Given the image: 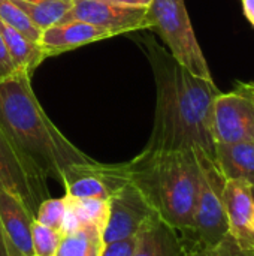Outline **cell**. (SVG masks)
I'll return each instance as SVG.
<instances>
[{"mask_svg":"<svg viewBox=\"0 0 254 256\" xmlns=\"http://www.w3.org/2000/svg\"><path fill=\"white\" fill-rule=\"evenodd\" d=\"M147 48L156 80V114L145 150H199L216 160L213 112L222 92L214 81L190 74L154 40H147Z\"/></svg>","mask_w":254,"mask_h":256,"instance_id":"6da1fadb","label":"cell"},{"mask_svg":"<svg viewBox=\"0 0 254 256\" xmlns=\"http://www.w3.org/2000/svg\"><path fill=\"white\" fill-rule=\"evenodd\" d=\"M0 126L48 177L58 182L67 166L93 160L49 120L25 72L0 80Z\"/></svg>","mask_w":254,"mask_h":256,"instance_id":"7a4b0ae2","label":"cell"},{"mask_svg":"<svg viewBox=\"0 0 254 256\" xmlns=\"http://www.w3.org/2000/svg\"><path fill=\"white\" fill-rule=\"evenodd\" d=\"M204 153V152H202ZM129 180L139 188L157 216L186 236L193 228L199 190V150H142L126 162Z\"/></svg>","mask_w":254,"mask_h":256,"instance_id":"3957f363","label":"cell"},{"mask_svg":"<svg viewBox=\"0 0 254 256\" xmlns=\"http://www.w3.org/2000/svg\"><path fill=\"white\" fill-rule=\"evenodd\" d=\"M150 28L169 48V54L190 74L214 81L207 58L196 39L184 0H153L148 6Z\"/></svg>","mask_w":254,"mask_h":256,"instance_id":"277c9868","label":"cell"},{"mask_svg":"<svg viewBox=\"0 0 254 256\" xmlns=\"http://www.w3.org/2000/svg\"><path fill=\"white\" fill-rule=\"evenodd\" d=\"M201 178L193 216V228L189 234L180 236L184 249L213 246L228 236V218L223 202V177L217 162L199 152Z\"/></svg>","mask_w":254,"mask_h":256,"instance_id":"5b68a950","label":"cell"},{"mask_svg":"<svg viewBox=\"0 0 254 256\" xmlns=\"http://www.w3.org/2000/svg\"><path fill=\"white\" fill-rule=\"evenodd\" d=\"M46 178V172L0 126V186L21 200L33 216L40 202L49 198Z\"/></svg>","mask_w":254,"mask_h":256,"instance_id":"8992f818","label":"cell"},{"mask_svg":"<svg viewBox=\"0 0 254 256\" xmlns=\"http://www.w3.org/2000/svg\"><path fill=\"white\" fill-rule=\"evenodd\" d=\"M70 20L93 24L112 36L150 28L148 8L124 6L112 0H73L70 10L60 22Z\"/></svg>","mask_w":254,"mask_h":256,"instance_id":"52a82bcc","label":"cell"},{"mask_svg":"<svg viewBox=\"0 0 254 256\" xmlns=\"http://www.w3.org/2000/svg\"><path fill=\"white\" fill-rule=\"evenodd\" d=\"M109 213L103 228V242L111 243L136 237L157 213L136 184L127 182L109 200Z\"/></svg>","mask_w":254,"mask_h":256,"instance_id":"ba28073f","label":"cell"},{"mask_svg":"<svg viewBox=\"0 0 254 256\" xmlns=\"http://www.w3.org/2000/svg\"><path fill=\"white\" fill-rule=\"evenodd\" d=\"M66 196L109 200V196L123 188L129 180L126 164L105 165L96 160L75 164L64 170L61 180Z\"/></svg>","mask_w":254,"mask_h":256,"instance_id":"9c48e42d","label":"cell"},{"mask_svg":"<svg viewBox=\"0 0 254 256\" xmlns=\"http://www.w3.org/2000/svg\"><path fill=\"white\" fill-rule=\"evenodd\" d=\"M213 130L216 144L254 142V98L237 88L220 93L214 102Z\"/></svg>","mask_w":254,"mask_h":256,"instance_id":"30bf717a","label":"cell"},{"mask_svg":"<svg viewBox=\"0 0 254 256\" xmlns=\"http://www.w3.org/2000/svg\"><path fill=\"white\" fill-rule=\"evenodd\" d=\"M223 202L228 218V234L241 249L254 254V198L252 186L244 182L226 180Z\"/></svg>","mask_w":254,"mask_h":256,"instance_id":"8fae6325","label":"cell"},{"mask_svg":"<svg viewBox=\"0 0 254 256\" xmlns=\"http://www.w3.org/2000/svg\"><path fill=\"white\" fill-rule=\"evenodd\" d=\"M0 220L10 256H33L31 225L34 216L13 194L0 186Z\"/></svg>","mask_w":254,"mask_h":256,"instance_id":"7c38bea8","label":"cell"},{"mask_svg":"<svg viewBox=\"0 0 254 256\" xmlns=\"http://www.w3.org/2000/svg\"><path fill=\"white\" fill-rule=\"evenodd\" d=\"M108 38H114V36L100 27H96L84 21L70 20V21L58 22L43 30L39 38V45L46 54V57H52L64 51L75 50L82 45L108 39Z\"/></svg>","mask_w":254,"mask_h":256,"instance_id":"4fadbf2b","label":"cell"},{"mask_svg":"<svg viewBox=\"0 0 254 256\" xmlns=\"http://www.w3.org/2000/svg\"><path fill=\"white\" fill-rule=\"evenodd\" d=\"M133 256H186L180 234L154 216L138 234V248Z\"/></svg>","mask_w":254,"mask_h":256,"instance_id":"5bb4252c","label":"cell"},{"mask_svg":"<svg viewBox=\"0 0 254 256\" xmlns=\"http://www.w3.org/2000/svg\"><path fill=\"white\" fill-rule=\"evenodd\" d=\"M216 162L226 180L254 186V142L216 144Z\"/></svg>","mask_w":254,"mask_h":256,"instance_id":"9a60e30c","label":"cell"},{"mask_svg":"<svg viewBox=\"0 0 254 256\" xmlns=\"http://www.w3.org/2000/svg\"><path fill=\"white\" fill-rule=\"evenodd\" d=\"M0 34L4 40V45L7 48V52L16 66L18 70L25 72L31 76L34 69L48 58L43 50L40 48L39 42L27 38L21 32L15 30L13 27L7 26L0 20Z\"/></svg>","mask_w":254,"mask_h":256,"instance_id":"2e32d148","label":"cell"},{"mask_svg":"<svg viewBox=\"0 0 254 256\" xmlns=\"http://www.w3.org/2000/svg\"><path fill=\"white\" fill-rule=\"evenodd\" d=\"M103 246V228L79 225L73 231L63 232L55 256H100Z\"/></svg>","mask_w":254,"mask_h":256,"instance_id":"e0dca14e","label":"cell"},{"mask_svg":"<svg viewBox=\"0 0 254 256\" xmlns=\"http://www.w3.org/2000/svg\"><path fill=\"white\" fill-rule=\"evenodd\" d=\"M40 32L58 24L70 10L73 0H10Z\"/></svg>","mask_w":254,"mask_h":256,"instance_id":"ac0fdd59","label":"cell"},{"mask_svg":"<svg viewBox=\"0 0 254 256\" xmlns=\"http://www.w3.org/2000/svg\"><path fill=\"white\" fill-rule=\"evenodd\" d=\"M67 210L75 216L79 225H96L105 228L109 206L106 200H94V198H70L66 196Z\"/></svg>","mask_w":254,"mask_h":256,"instance_id":"d6986e66","label":"cell"},{"mask_svg":"<svg viewBox=\"0 0 254 256\" xmlns=\"http://www.w3.org/2000/svg\"><path fill=\"white\" fill-rule=\"evenodd\" d=\"M66 213H67V202H66L64 196L63 198H46L37 207L34 220L43 226L60 231L63 234Z\"/></svg>","mask_w":254,"mask_h":256,"instance_id":"ffe728a7","label":"cell"},{"mask_svg":"<svg viewBox=\"0 0 254 256\" xmlns=\"http://www.w3.org/2000/svg\"><path fill=\"white\" fill-rule=\"evenodd\" d=\"M0 20L3 22H6L7 26L13 27L15 30L21 32L27 38L39 42V38H40L42 32L37 30L28 21V18L21 12V9L16 4H13L10 0H0Z\"/></svg>","mask_w":254,"mask_h":256,"instance_id":"44dd1931","label":"cell"},{"mask_svg":"<svg viewBox=\"0 0 254 256\" xmlns=\"http://www.w3.org/2000/svg\"><path fill=\"white\" fill-rule=\"evenodd\" d=\"M61 236L63 234L60 231L51 230L33 220V225H31L33 256H55Z\"/></svg>","mask_w":254,"mask_h":256,"instance_id":"7402d4cb","label":"cell"},{"mask_svg":"<svg viewBox=\"0 0 254 256\" xmlns=\"http://www.w3.org/2000/svg\"><path fill=\"white\" fill-rule=\"evenodd\" d=\"M184 250L186 256H253L252 252L241 249L240 244L229 234L217 244L204 248H189Z\"/></svg>","mask_w":254,"mask_h":256,"instance_id":"603a6c76","label":"cell"},{"mask_svg":"<svg viewBox=\"0 0 254 256\" xmlns=\"http://www.w3.org/2000/svg\"><path fill=\"white\" fill-rule=\"evenodd\" d=\"M138 248V236L105 243L100 256H133Z\"/></svg>","mask_w":254,"mask_h":256,"instance_id":"cb8c5ba5","label":"cell"},{"mask_svg":"<svg viewBox=\"0 0 254 256\" xmlns=\"http://www.w3.org/2000/svg\"><path fill=\"white\" fill-rule=\"evenodd\" d=\"M18 72H21V70H18L16 66L13 64V62L7 52V48L4 45V40L0 34V80L9 78Z\"/></svg>","mask_w":254,"mask_h":256,"instance_id":"d4e9b609","label":"cell"},{"mask_svg":"<svg viewBox=\"0 0 254 256\" xmlns=\"http://www.w3.org/2000/svg\"><path fill=\"white\" fill-rule=\"evenodd\" d=\"M246 18L254 26V0H241Z\"/></svg>","mask_w":254,"mask_h":256,"instance_id":"484cf974","label":"cell"},{"mask_svg":"<svg viewBox=\"0 0 254 256\" xmlns=\"http://www.w3.org/2000/svg\"><path fill=\"white\" fill-rule=\"evenodd\" d=\"M115 3L124 4V6H136V8H148L153 0H112Z\"/></svg>","mask_w":254,"mask_h":256,"instance_id":"4316f807","label":"cell"},{"mask_svg":"<svg viewBox=\"0 0 254 256\" xmlns=\"http://www.w3.org/2000/svg\"><path fill=\"white\" fill-rule=\"evenodd\" d=\"M0 256H10L9 244H7V240H6L4 232H3L1 220H0Z\"/></svg>","mask_w":254,"mask_h":256,"instance_id":"83f0119b","label":"cell"},{"mask_svg":"<svg viewBox=\"0 0 254 256\" xmlns=\"http://www.w3.org/2000/svg\"><path fill=\"white\" fill-rule=\"evenodd\" d=\"M237 88L247 92L249 94H252L254 98V82H238V87Z\"/></svg>","mask_w":254,"mask_h":256,"instance_id":"f1b7e54d","label":"cell"},{"mask_svg":"<svg viewBox=\"0 0 254 256\" xmlns=\"http://www.w3.org/2000/svg\"><path fill=\"white\" fill-rule=\"evenodd\" d=\"M252 192H253V198H254V186H252Z\"/></svg>","mask_w":254,"mask_h":256,"instance_id":"f546056e","label":"cell"},{"mask_svg":"<svg viewBox=\"0 0 254 256\" xmlns=\"http://www.w3.org/2000/svg\"><path fill=\"white\" fill-rule=\"evenodd\" d=\"M253 256H254V254H253Z\"/></svg>","mask_w":254,"mask_h":256,"instance_id":"4dcf8cb0","label":"cell"}]
</instances>
